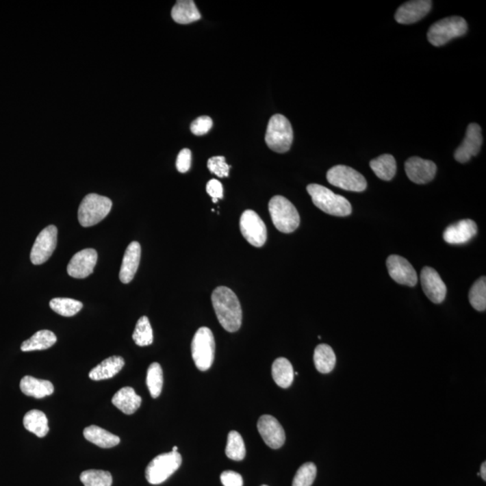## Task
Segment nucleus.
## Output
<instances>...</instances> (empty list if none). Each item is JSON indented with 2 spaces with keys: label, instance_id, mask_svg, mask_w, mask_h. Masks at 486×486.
<instances>
[{
  "label": "nucleus",
  "instance_id": "obj_30",
  "mask_svg": "<svg viewBox=\"0 0 486 486\" xmlns=\"http://www.w3.org/2000/svg\"><path fill=\"white\" fill-rule=\"evenodd\" d=\"M24 426L28 431L38 437H44L49 433L48 419L44 413L39 410H31L24 417Z\"/></svg>",
  "mask_w": 486,
  "mask_h": 486
},
{
  "label": "nucleus",
  "instance_id": "obj_14",
  "mask_svg": "<svg viewBox=\"0 0 486 486\" xmlns=\"http://www.w3.org/2000/svg\"><path fill=\"white\" fill-rule=\"evenodd\" d=\"M97 262V253L94 248L79 251L68 262L67 272L74 279H86L93 273Z\"/></svg>",
  "mask_w": 486,
  "mask_h": 486
},
{
  "label": "nucleus",
  "instance_id": "obj_17",
  "mask_svg": "<svg viewBox=\"0 0 486 486\" xmlns=\"http://www.w3.org/2000/svg\"><path fill=\"white\" fill-rule=\"evenodd\" d=\"M421 282L423 291L431 302L434 304H440L444 301L447 294V285L434 268L430 267L422 268Z\"/></svg>",
  "mask_w": 486,
  "mask_h": 486
},
{
  "label": "nucleus",
  "instance_id": "obj_21",
  "mask_svg": "<svg viewBox=\"0 0 486 486\" xmlns=\"http://www.w3.org/2000/svg\"><path fill=\"white\" fill-rule=\"evenodd\" d=\"M112 404L122 413L131 415L136 413L142 405L141 396H138L133 388L125 387L120 389L112 398Z\"/></svg>",
  "mask_w": 486,
  "mask_h": 486
},
{
  "label": "nucleus",
  "instance_id": "obj_4",
  "mask_svg": "<svg viewBox=\"0 0 486 486\" xmlns=\"http://www.w3.org/2000/svg\"><path fill=\"white\" fill-rule=\"evenodd\" d=\"M293 139V128L290 120L279 114L271 117L265 136L268 148L276 153H287L290 150Z\"/></svg>",
  "mask_w": 486,
  "mask_h": 486
},
{
  "label": "nucleus",
  "instance_id": "obj_15",
  "mask_svg": "<svg viewBox=\"0 0 486 486\" xmlns=\"http://www.w3.org/2000/svg\"><path fill=\"white\" fill-rule=\"evenodd\" d=\"M405 172L411 181L416 184H427L435 178V163L420 157H411L405 162Z\"/></svg>",
  "mask_w": 486,
  "mask_h": 486
},
{
  "label": "nucleus",
  "instance_id": "obj_38",
  "mask_svg": "<svg viewBox=\"0 0 486 486\" xmlns=\"http://www.w3.org/2000/svg\"><path fill=\"white\" fill-rule=\"evenodd\" d=\"M207 167L212 173L219 178H227L229 176L231 166L225 162L224 156L212 157L207 162Z\"/></svg>",
  "mask_w": 486,
  "mask_h": 486
},
{
  "label": "nucleus",
  "instance_id": "obj_9",
  "mask_svg": "<svg viewBox=\"0 0 486 486\" xmlns=\"http://www.w3.org/2000/svg\"><path fill=\"white\" fill-rule=\"evenodd\" d=\"M327 180L334 187L351 192H363L367 188V180L354 168L337 165L327 172Z\"/></svg>",
  "mask_w": 486,
  "mask_h": 486
},
{
  "label": "nucleus",
  "instance_id": "obj_26",
  "mask_svg": "<svg viewBox=\"0 0 486 486\" xmlns=\"http://www.w3.org/2000/svg\"><path fill=\"white\" fill-rule=\"evenodd\" d=\"M57 342V337L53 331L42 330L34 333L30 339L22 343L21 350L24 353L29 351L44 350L53 347Z\"/></svg>",
  "mask_w": 486,
  "mask_h": 486
},
{
  "label": "nucleus",
  "instance_id": "obj_27",
  "mask_svg": "<svg viewBox=\"0 0 486 486\" xmlns=\"http://www.w3.org/2000/svg\"><path fill=\"white\" fill-rule=\"evenodd\" d=\"M272 376L279 387L288 388L294 381V368L290 360L279 357L272 365Z\"/></svg>",
  "mask_w": 486,
  "mask_h": 486
},
{
  "label": "nucleus",
  "instance_id": "obj_35",
  "mask_svg": "<svg viewBox=\"0 0 486 486\" xmlns=\"http://www.w3.org/2000/svg\"><path fill=\"white\" fill-rule=\"evenodd\" d=\"M81 481L85 486H112L113 477L110 472L90 470L82 472Z\"/></svg>",
  "mask_w": 486,
  "mask_h": 486
},
{
  "label": "nucleus",
  "instance_id": "obj_12",
  "mask_svg": "<svg viewBox=\"0 0 486 486\" xmlns=\"http://www.w3.org/2000/svg\"><path fill=\"white\" fill-rule=\"evenodd\" d=\"M389 275L400 285L414 287L418 282V277L411 263L398 255H391L387 260Z\"/></svg>",
  "mask_w": 486,
  "mask_h": 486
},
{
  "label": "nucleus",
  "instance_id": "obj_43",
  "mask_svg": "<svg viewBox=\"0 0 486 486\" xmlns=\"http://www.w3.org/2000/svg\"><path fill=\"white\" fill-rule=\"evenodd\" d=\"M481 474L482 478L484 479L485 481V480H486V463L485 462L483 463V464L481 465V474Z\"/></svg>",
  "mask_w": 486,
  "mask_h": 486
},
{
  "label": "nucleus",
  "instance_id": "obj_2",
  "mask_svg": "<svg viewBox=\"0 0 486 486\" xmlns=\"http://www.w3.org/2000/svg\"><path fill=\"white\" fill-rule=\"evenodd\" d=\"M307 192L314 205L331 216H348L353 212L350 203L344 196L333 193L324 186L310 184Z\"/></svg>",
  "mask_w": 486,
  "mask_h": 486
},
{
  "label": "nucleus",
  "instance_id": "obj_10",
  "mask_svg": "<svg viewBox=\"0 0 486 486\" xmlns=\"http://www.w3.org/2000/svg\"><path fill=\"white\" fill-rule=\"evenodd\" d=\"M240 229L246 241L254 247H262L267 241V228L256 212H243L240 220Z\"/></svg>",
  "mask_w": 486,
  "mask_h": 486
},
{
  "label": "nucleus",
  "instance_id": "obj_24",
  "mask_svg": "<svg viewBox=\"0 0 486 486\" xmlns=\"http://www.w3.org/2000/svg\"><path fill=\"white\" fill-rule=\"evenodd\" d=\"M174 21L180 25L191 24L201 19V14L192 0H179L171 10Z\"/></svg>",
  "mask_w": 486,
  "mask_h": 486
},
{
  "label": "nucleus",
  "instance_id": "obj_34",
  "mask_svg": "<svg viewBox=\"0 0 486 486\" xmlns=\"http://www.w3.org/2000/svg\"><path fill=\"white\" fill-rule=\"evenodd\" d=\"M133 340L140 347H145L153 343V331L148 317L142 316L138 320L133 334Z\"/></svg>",
  "mask_w": 486,
  "mask_h": 486
},
{
  "label": "nucleus",
  "instance_id": "obj_19",
  "mask_svg": "<svg viewBox=\"0 0 486 486\" xmlns=\"http://www.w3.org/2000/svg\"><path fill=\"white\" fill-rule=\"evenodd\" d=\"M477 233V225L473 220H461L446 228L443 238L450 244H464L473 239Z\"/></svg>",
  "mask_w": 486,
  "mask_h": 486
},
{
  "label": "nucleus",
  "instance_id": "obj_37",
  "mask_svg": "<svg viewBox=\"0 0 486 486\" xmlns=\"http://www.w3.org/2000/svg\"><path fill=\"white\" fill-rule=\"evenodd\" d=\"M316 465L311 462L305 463L297 470L292 486H311L316 480Z\"/></svg>",
  "mask_w": 486,
  "mask_h": 486
},
{
  "label": "nucleus",
  "instance_id": "obj_16",
  "mask_svg": "<svg viewBox=\"0 0 486 486\" xmlns=\"http://www.w3.org/2000/svg\"><path fill=\"white\" fill-rule=\"evenodd\" d=\"M258 430L260 436L268 447L277 450L281 448L285 442L284 429L275 418L271 415H262L258 421Z\"/></svg>",
  "mask_w": 486,
  "mask_h": 486
},
{
  "label": "nucleus",
  "instance_id": "obj_31",
  "mask_svg": "<svg viewBox=\"0 0 486 486\" xmlns=\"http://www.w3.org/2000/svg\"><path fill=\"white\" fill-rule=\"evenodd\" d=\"M51 310L64 317L76 316L83 308V304L78 300L57 297L50 301Z\"/></svg>",
  "mask_w": 486,
  "mask_h": 486
},
{
  "label": "nucleus",
  "instance_id": "obj_44",
  "mask_svg": "<svg viewBox=\"0 0 486 486\" xmlns=\"http://www.w3.org/2000/svg\"><path fill=\"white\" fill-rule=\"evenodd\" d=\"M178 450H179V448L177 447V446H175V447L173 448L172 451H175V452H176V451H178Z\"/></svg>",
  "mask_w": 486,
  "mask_h": 486
},
{
  "label": "nucleus",
  "instance_id": "obj_25",
  "mask_svg": "<svg viewBox=\"0 0 486 486\" xmlns=\"http://www.w3.org/2000/svg\"><path fill=\"white\" fill-rule=\"evenodd\" d=\"M83 434H84L86 439L102 448L116 447L121 442L118 436L114 435L110 431L96 425H91L90 427L86 428Z\"/></svg>",
  "mask_w": 486,
  "mask_h": 486
},
{
  "label": "nucleus",
  "instance_id": "obj_8",
  "mask_svg": "<svg viewBox=\"0 0 486 486\" xmlns=\"http://www.w3.org/2000/svg\"><path fill=\"white\" fill-rule=\"evenodd\" d=\"M192 357L196 368L200 371L209 370L214 359L216 342L209 328L201 327L194 334L192 345Z\"/></svg>",
  "mask_w": 486,
  "mask_h": 486
},
{
  "label": "nucleus",
  "instance_id": "obj_39",
  "mask_svg": "<svg viewBox=\"0 0 486 486\" xmlns=\"http://www.w3.org/2000/svg\"><path fill=\"white\" fill-rule=\"evenodd\" d=\"M213 127V120L209 116H200L190 125V130L194 136H200L207 134Z\"/></svg>",
  "mask_w": 486,
  "mask_h": 486
},
{
  "label": "nucleus",
  "instance_id": "obj_3",
  "mask_svg": "<svg viewBox=\"0 0 486 486\" xmlns=\"http://www.w3.org/2000/svg\"><path fill=\"white\" fill-rule=\"evenodd\" d=\"M271 219L275 227L283 233H291L298 228L300 216L296 207L284 196H276L268 203Z\"/></svg>",
  "mask_w": 486,
  "mask_h": 486
},
{
  "label": "nucleus",
  "instance_id": "obj_1",
  "mask_svg": "<svg viewBox=\"0 0 486 486\" xmlns=\"http://www.w3.org/2000/svg\"><path fill=\"white\" fill-rule=\"evenodd\" d=\"M212 303L220 324L229 333L241 328L242 311L238 297L227 287H219L212 294Z\"/></svg>",
  "mask_w": 486,
  "mask_h": 486
},
{
  "label": "nucleus",
  "instance_id": "obj_6",
  "mask_svg": "<svg viewBox=\"0 0 486 486\" xmlns=\"http://www.w3.org/2000/svg\"><path fill=\"white\" fill-rule=\"evenodd\" d=\"M467 21L463 17H446L433 24L428 31V40L434 47H439L451 40L468 32Z\"/></svg>",
  "mask_w": 486,
  "mask_h": 486
},
{
  "label": "nucleus",
  "instance_id": "obj_28",
  "mask_svg": "<svg viewBox=\"0 0 486 486\" xmlns=\"http://www.w3.org/2000/svg\"><path fill=\"white\" fill-rule=\"evenodd\" d=\"M370 168H372L374 173L376 174L380 179L389 180L393 179L396 174V162L391 154H383V155L377 157L376 159H372L370 163Z\"/></svg>",
  "mask_w": 486,
  "mask_h": 486
},
{
  "label": "nucleus",
  "instance_id": "obj_41",
  "mask_svg": "<svg viewBox=\"0 0 486 486\" xmlns=\"http://www.w3.org/2000/svg\"><path fill=\"white\" fill-rule=\"evenodd\" d=\"M208 194L213 199V202L216 203L218 199L224 197V188L222 183L217 179H211L207 185Z\"/></svg>",
  "mask_w": 486,
  "mask_h": 486
},
{
  "label": "nucleus",
  "instance_id": "obj_23",
  "mask_svg": "<svg viewBox=\"0 0 486 486\" xmlns=\"http://www.w3.org/2000/svg\"><path fill=\"white\" fill-rule=\"evenodd\" d=\"M124 366L125 360L122 357H110L94 368L88 374V376L94 381L112 379L122 370Z\"/></svg>",
  "mask_w": 486,
  "mask_h": 486
},
{
  "label": "nucleus",
  "instance_id": "obj_20",
  "mask_svg": "<svg viewBox=\"0 0 486 486\" xmlns=\"http://www.w3.org/2000/svg\"><path fill=\"white\" fill-rule=\"evenodd\" d=\"M141 245L137 242H131L125 250L119 274V279L124 284L130 283L136 276L141 260Z\"/></svg>",
  "mask_w": 486,
  "mask_h": 486
},
{
  "label": "nucleus",
  "instance_id": "obj_32",
  "mask_svg": "<svg viewBox=\"0 0 486 486\" xmlns=\"http://www.w3.org/2000/svg\"><path fill=\"white\" fill-rule=\"evenodd\" d=\"M146 384L153 398H158L161 396L163 387V371L159 363L154 362L149 367Z\"/></svg>",
  "mask_w": 486,
  "mask_h": 486
},
{
  "label": "nucleus",
  "instance_id": "obj_42",
  "mask_svg": "<svg viewBox=\"0 0 486 486\" xmlns=\"http://www.w3.org/2000/svg\"><path fill=\"white\" fill-rule=\"evenodd\" d=\"M221 481L224 486H243L241 474L234 471H225L222 473Z\"/></svg>",
  "mask_w": 486,
  "mask_h": 486
},
{
  "label": "nucleus",
  "instance_id": "obj_45",
  "mask_svg": "<svg viewBox=\"0 0 486 486\" xmlns=\"http://www.w3.org/2000/svg\"><path fill=\"white\" fill-rule=\"evenodd\" d=\"M261 486H268V485H261Z\"/></svg>",
  "mask_w": 486,
  "mask_h": 486
},
{
  "label": "nucleus",
  "instance_id": "obj_7",
  "mask_svg": "<svg viewBox=\"0 0 486 486\" xmlns=\"http://www.w3.org/2000/svg\"><path fill=\"white\" fill-rule=\"evenodd\" d=\"M182 464L178 451L159 455L146 468L145 477L151 485H161L170 478Z\"/></svg>",
  "mask_w": 486,
  "mask_h": 486
},
{
  "label": "nucleus",
  "instance_id": "obj_33",
  "mask_svg": "<svg viewBox=\"0 0 486 486\" xmlns=\"http://www.w3.org/2000/svg\"><path fill=\"white\" fill-rule=\"evenodd\" d=\"M225 454L230 459L241 461L245 457L246 448L242 437L238 431H231L228 434Z\"/></svg>",
  "mask_w": 486,
  "mask_h": 486
},
{
  "label": "nucleus",
  "instance_id": "obj_13",
  "mask_svg": "<svg viewBox=\"0 0 486 486\" xmlns=\"http://www.w3.org/2000/svg\"><path fill=\"white\" fill-rule=\"evenodd\" d=\"M482 144L481 127L477 124H470L468 127L464 141L455 151V159L460 163L470 162L472 157L476 156L479 153Z\"/></svg>",
  "mask_w": 486,
  "mask_h": 486
},
{
  "label": "nucleus",
  "instance_id": "obj_29",
  "mask_svg": "<svg viewBox=\"0 0 486 486\" xmlns=\"http://www.w3.org/2000/svg\"><path fill=\"white\" fill-rule=\"evenodd\" d=\"M314 361L320 373H330L336 365L335 353L330 346L320 344L314 350Z\"/></svg>",
  "mask_w": 486,
  "mask_h": 486
},
{
  "label": "nucleus",
  "instance_id": "obj_22",
  "mask_svg": "<svg viewBox=\"0 0 486 486\" xmlns=\"http://www.w3.org/2000/svg\"><path fill=\"white\" fill-rule=\"evenodd\" d=\"M20 389L25 396L36 399L44 398L54 392L53 385L48 380L37 379L30 376L23 377L20 382Z\"/></svg>",
  "mask_w": 486,
  "mask_h": 486
},
{
  "label": "nucleus",
  "instance_id": "obj_36",
  "mask_svg": "<svg viewBox=\"0 0 486 486\" xmlns=\"http://www.w3.org/2000/svg\"><path fill=\"white\" fill-rule=\"evenodd\" d=\"M470 301L476 310L484 311L486 309V279L485 277L477 280L471 287Z\"/></svg>",
  "mask_w": 486,
  "mask_h": 486
},
{
  "label": "nucleus",
  "instance_id": "obj_11",
  "mask_svg": "<svg viewBox=\"0 0 486 486\" xmlns=\"http://www.w3.org/2000/svg\"><path fill=\"white\" fill-rule=\"evenodd\" d=\"M57 237L58 230L54 225H49L38 234L30 254L33 264L42 265L50 259L56 248Z\"/></svg>",
  "mask_w": 486,
  "mask_h": 486
},
{
  "label": "nucleus",
  "instance_id": "obj_5",
  "mask_svg": "<svg viewBox=\"0 0 486 486\" xmlns=\"http://www.w3.org/2000/svg\"><path fill=\"white\" fill-rule=\"evenodd\" d=\"M113 203L107 196L90 194L83 199L79 207V221L83 227H94L107 216Z\"/></svg>",
  "mask_w": 486,
  "mask_h": 486
},
{
  "label": "nucleus",
  "instance_id": "obj_18",
  "mask_svg": "<svg viewBox=\"0 0 486 486\" xmlns=\"http://www.w3.org/2000/svg\"><path fill=\"white\" fill-rule=\"evenodd\" d=\"M431 7H433V2L430 0H413V1L405 2L396 10L394 17L399 24H413L427 15Z\"/></svg>",
  "mask_w": 486,
  "mask_h": 486
},
{
  "label": "nucleus",
  "instance_id": "obj_40",
  "mask_svg": "<svg viewBox=\"0 0 486 486\" xmlns=\"http://www.w3.org/2000/svg\"><path fill=\"white\" fill-rule=\"evenodd\" d=\"M191 162H192L191 151L190 149H183V150L180 151L178 158H177V170L180 173L188 172L191 167Z\"/></svg>",
  "mask_w": 486,
  "mask_h": 486
}]
</instances>
